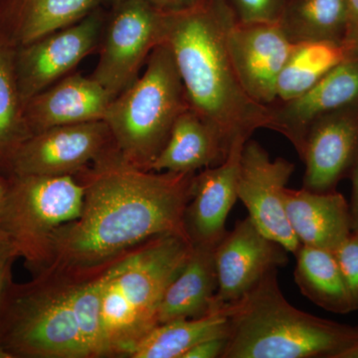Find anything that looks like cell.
Instances as JSON below:
<instances>
[{
    "mask_svg": "<svg viewBox=\"0 0 358 358\" xmlns=\"http://www.w3.org/2000/svg\"><path fill=\"white\" fill-rule=\"evenodd\" d=\"M196 173L138 169L117 148L101 157L75 176L84 186L81 214L54 232L39 273L101 268L162 235L188 239L183 218Z\"/></svg>",
    "mask_w": 358,
    "mask_h": 358,
    "instance_id": "obj_1",
    "label": "cell"
},
{
    "mask_svg": "<svg viewBox=\"0 0 358 358\" xmlns=\"http://www.w3.org/2000/svg\"><path fill=\"white\" fill-rule=\"evenodd\" d=\"M115 261L44 271L23 284L10 277L0 299V358H103L101 289Z\"/></svg>",
    "mask_w": 358,
    "mask_h": 358,
    "instance_id": "obj_2",
    "label": "cell"
},
{
    "mask_svg": "<svg viewBox=\"0 0 358 358\" xmlns=\"http://www.w3.org/2000/svg\"><path fill=\"white\" fill-rule=\"evenodd\" d=\"M235 20L226 0H199L164 13V39L173 53L188 102L217 131L227 150L259 129H273L271 108L245 91L231 59L227 33Z\"/></svg>",
    "mask_w": 358,
    "mask_h": 358,
    "instance_id": "obj_3",
    "label": "cell"
},
{
    "mask_svg": "<svg viewBox=\"0 0 358 358\" xmlns=\"http://www.w3.org/2000/svg\"><path fill=\"white\" fill-rule=\"evenodd\" d=\"M223 315L229 334L222 358H339L358 341V327L292 305L280 288L278 268Z\"/></svg>",
    "mask_w": 358,
    "mask_h": 358,
    "instance_id": "obj_4",
    "label": "cell"
},
{
    "mask_svg": "<svg viewBox=\"0 0 358 358\" xmlns=\"http://www.w3.org/2000/svg\"><path fill=\"white\" fill-rule=\"evenodd\" d=\"M192 244L186 237L152 238L122 255L108 271L100 296L103 357H129L159 324L160 305L187 262Z\"/></svg>",
    "mask_w": 358,
    "mask_h": 358,
    "instance_id": "obj_5",
    "label": "cell"
},
{
    "mask_svg": "<svg viewBox=\"0 0 358 358\" xmlns=\"http://www.w3.org/2000/svg\"><path fill=\"white\" fill-rule=\"evenodd\" d=\"M189 107L173 53L160 43L143 75L110 102L103 121L124 162L150 171L176 120Z\"/></svg>",
    "mask_w": 358,
    "mask_h": 358,
    "instance_id": "obj_6",
    "label": "cell"
},
{
    "mask_svg": "<svg viewBox=\"0 0 358 358\" xmlns=\"http://www.w3.org/2000/svg\"><path fill=\"white\" fill-rule=\"evenodd\" d=\"M1 230L33 275L43 268L54 232L79 217L84 186L75 176H9Z\"/></svg>",
    "mask_w": 358,
    "mask_h": 358,
    "instance_id": "obj_7",
    "label": "cell"
},
{
    "mask_svg": "<svg viewBox=\"0 0 358 358\" xmlns=\"http://www.w3.org/2000/svg\"><path fill=\"white\" fill-rule=\"evenodd\" d=\"M164 13L145 0H124L110 8L91 77L113 98L140 77L148 56L164 39Z\"/></svg>",
    "mask_w": 358,
    "mask_h": 358,
    "instance_id": "obj_8",
    "label": "cell"
},
{
    "mask_svg": "<svg viewBox=\"0 0 358 358\" xmlns=\"http://www.w3.org/2000/svg\"><path fill=\"white\" fill-rule=\"evenodd\" d=\"M107 17L102 6L99 7L74 24L14 50V71L23 107L99 48Z\"/></svg>",
    "mask_w": 358,
    "mask_h": 358,
    "instance_id": "obj_9",
    "label": "cell"
},
{
    "mask_svg": "<svg viewBox=\"0 0 358 358\" xmlns=\"http://www.w3.org/2000/svg\"><path fill=\"white\" fill-rule=\"evenodd\" d=\"M115 148L105 121L54 127L20 145L6 176H75Z\"/></svg>",
    "mask_w": 358,
    "mask_h": 358,
    "instance_id": "obj_10",
    "label": "cell"
},
{
    "mask_svg": "<svg viewBox=\"0 0 358 358\" xmlns=\"http://www.w3.org/2000/svg\"><path fill=\"white\" fill-rule=\"evenodd\" d=\"M294 169L288 159H271L263 145L249 138L242 148L237 185L238 199L256 227L294 255L301 244L287 218L284 192Z\"/></svg>",
    "mask_w": 358,
    "mask_h": 358,
    "instance_id": "obj_11",
    "label": "cell"
},
{
    "mask_svg": "<svg viewBox=\"0 0 358 358\" xmlns=\"http://www.w3.org/2000/svg\"><path fill=\"white\" fill-rule=\"evenodd\" d=\"M288 253L266 237L249 216L237 221L214 249L217 291L209 313H223L241 301L270 271L288 263Z\"/></svg>",
    "mask_w": 358,
    "mask_h": 358,
    "instance_id": "obj_12",
    "label": "cell"
},
{
    "mask_svg": "<svg viewBox=\"0 0 358 358\" xmlns=\"http://www.w3.org/2000/svg\"><path fill=\"white\" fill-rule=\"evenodd\" d=\"M227 44L248 95L267 107L277 103L278 80L294 47L280 23L235 20L228 30Z\"/></svg>",
    "mask_w": 358,
    "mask_h": 358,
    "instance_id": "obj_13",
    "label": "cell"
},
{
    "mask_svg": "<svg viewBox=\"0 0 358 358\" xmlns=\"http://www.w3.org/2000/svg\"><path fill=\"white\" fill-rule=\"evenodd\" d=\"M300 159L306 166L303 188L310 192H334L350 178L358 159V105L317 117Z\"/></svg>",
    "mask_w": 358,
    "mask_h": 358,
    "instance_id": "obj_14",
    "label": "cell"
},
{
    "mask_svg": "<svg viewBox=\"0 0 358 358\" xmlns=\"http://www.w3.org/2000/svg\"><path fill=\"white\" fill-rule=\"evenodd\" d=\"M244 143H235L221 164L195 174L192 199L183 218L192 246L216 247L227 233L226 221L238 200V176Z\"/></svg>",
    "mask_w": 358,
    "mask_h": 358,
    "instance_id": "obj_15",
    "label": "cell"
},
{
    "mask_svg": "<svg viewBox=\"0 0 358 358\" xmlns=\"http://www.w3.org/2000/svg\"><path fill=\"white\" fill-rule=\"evenodd\" d=\"M358 105V55H350L303 95L271 106L272 131L286 136L301 157L308 129L317 117Z\"/></svg>",
    "mask_w": 358,
    "mask_h": 358,
    "instance_id": "obj_16",
    "label": "cell"
},
{
    "mask_svg": "<svg viewBox=\"0 0 358 358\" xmlns=\"http://www.w3.org/2000/svg\"><path fill=\"white\" fill-rule=\"evenodd\" d=\"M113 100L95 79L72 73L33 96L23 114L34 134L54 127L103 121Z\"/></svg>",
    "mask_w": 358,
    "mask_h": 358,
    "instance_id": "obj_17",
    "label": "cell"
},
{
    "mask_svg": "<svg viewBox=\"0 0 358 358\" xmlns=\"http://www.w3.org/2000/svg\"><path fill=\"white\" fill-rule=\"evenodd\" d=\"M284 205L301 245L334 251L352 233L350 203L336 190L313 192L287 187Z\"/></svg>",
    "mask_w": 358,
    "mask_h": 358,
    "instance_id": "obj_18",
    "label": "cell"
},
{
    "mask_svg": "<svg viewBox=\"0 0 358 358\" xmlns=\"http://www.w3.org/2000/svg\"><path fill=\"white\" fill-rule=\"evenodd\" d=\"M103 0H0V43L15 49L78 22Z\"/></svg>",
    "mask_w": 358,
    "mask_h": 358,
    "instance_id": "obj_19",
    "label": "cell"
},
{
    "mask_svg": "<svg viewBox=\"0 0 358 358\" xmlns=\"http://www.w3.org/2000/svg\"><path fill=\"white\" fill-rule=\"evenodd\" d=\"M229 150L211 124L192 107L181 113L169 140L150 171L157 173H197L217 166Z\"/></svg>",
    "mask_w": 358,
    "mask_h": 358,
    "instance_id": "obj_20",
    "label": "cell"
},
{
    "mask_svg": "<svg viewBox=\"0 0 358 358\" xmlns=\"http://www.w3.org/2000/svg\"><path fill=\"white\" fill-rule=\"evenodd\" d=\"M214 249L215 247H192L185 267L164 293L159 324L176 320L199 319L210 312L217 291Z\"/></svg>",
    "mask_w": 358,
    "mask_h": 358,
    "instance_id": "obj_21",
    "label": "cell"
},
{
    "mask_svg": "<svg viewBox=\"0 0 358 358\" xmlns=\"http://www.w3.org/2000/svg\"><path fill=\"white\" fill-rule=\"evenodd\" d=\"M294 256V282L308 300L327 312L338 315L353 312L334 251L301 245Z\"/></svg>",
    "mask_w": 358,
    "mask_h": 358,
    "instance_id": "obj_22",
    "label": "cell"
},
{
    "mask_svg": "<svg viewBox=\"0 0 358 358\" xmlns=\"http://www.w3.org/2000/svg\"><path fill=\"white\" fill-rule=\"evenodd\" d=\"M279 23L294 44H345L350 24L348 0H287Z\"/></svg>",
    "mask_w": 358,
    "mask_h": 358,
    "instance_id": "obj_23",
    "label": "cell"
},
{
    "mask_svg": "<svg viewBox=\"0 0 358 358\" xmlns=\"http://www.w3.org/2000/svg\"><path fill=\"white\" fill-rule=\"evenodd\" d=\"M229 319L208 313L199 319L171 320L157 324L134 348L129 358H182L205 339L228 336Z\"/></svg>",
    "mask_w": 358,
    "mask_h": 358,
    "instance_id": "obj_24",
    "label": "cell"
},
{
    "mask_svg": "<svg viewBox=\"0 0 358 358\" xmlns=\"http://www.w3.org/2000/svg\"><path fill=\"white\" fill-rule=\"evenodd\" d=\"M350 56V49L345 44L334 42L294 44L278 80L277 103L288 102L303 95Z\"/></svg>",
    "mask_w": 358,
    "mask_h": 358,
    "instance_id": "obj_25",
    "label": "cell"
},
{
    "mask_svg": "<svg viewBox=\"0 0 358 358\" xmlns=\"http://www.w3.org/2000/svg\"><path fill=\"white\" fill-rule=\"evenodd\" d=\"M23 110L14 71V49L0 43V173L6 176L14 154L32 136Z\"/></svg>",
    "mask_w": 358,
    "mask_h": 358,
    "instance_id": "obj_26",
    "label": "cell"
},
{
    "mask_svg": "<svg viewBox=\"0 0 358 358\" xmlns=\"http://www.w3.org/2000/svg\"><path fill=\"white\" fill-rule=\"evenodd\" d=\"M239 23H279L287 0H226Z\"/></svg>",
    "mask_w": 358,
    "mask_h": 358,
    "instance_id": "obj_27",
    "label": "cell"
},
{
    "mask_svg": "<svg viewBox=\"0 0 358 358\" xmlns=\"http://www.w3.org/2000/svg\"><path fill=\"white\" fill-rule=\"evenodd\" d=\"M334 252L355 312L358 310V233L352 232Z\"/></svg>",
    "mask_w": 358,
    "mask_h": 358,
    "instance_id": "obj_28",
    "label": "cell"
},
{
    "mask_svg": "<svg viewBox=\"0 0 358 358\" xmlns=\"http://www.w3.org/2000/svg\"><path fill=\"white\" fill-rule=\"evenodd\" d=\"M228 336L205 339L190 348L182 358H222Z\"/></svg>",
    "mask_w": 358,
    "mask_h": 358,
    "instance_id": "obj_29",
    "label": "cell"
},
{
    "mask_svg": "<svg viewBox=\"0 0 358 358\" xmlns=\"http://www.w3.org/2000/svg\"><path fill=\"white\" fill-rule=\"evenodd\" d=\"M162 13H173L196 4L199 0H145Z\"/></svg>",
    "mask_w": 358,
    "mask_h": 358,
    "instance_id": "obj_30",
    "label": "cell"
},
{
    "mask_svg": "<svg viewBox=\"0 0 358 358\" xmlns=\"http://www.w3.org/2000/svg\"><path fill=\"white\" fill-rule=\"evenodd\" d=\"M352 199H350V208L352 215V232L358 233V159L353 169L352 176Z\"/></svg>",
    "mask_w": 358,
    "mask_h": 358,
    "instance_id": "obj_31",
    "label": "cell"
},
{
    "mask_svg": "<svg viewBox=\"0 0 358 358\" xmlns=\"http://www.w3.org/2000/svg\"><path fill=\"white\" fill-rule=\"evenodd\" d=\"M16 258H7L0 261V299H1L3 289L6 288L7 281L13 277V265Z\"/></svg>",
    "mask_w": 358,
    "mask_h": 358,
    "instance_id": "obj_32",
    "label": "cell"
},
{
    "mask_svg": "<svg viewBox=\"0 0 358 358\" xmlns=\"http://www.w3.org/2000/svg\"><path fill=\"white\" fill-rule=\"evenodd\" d=\"M9 185H10V178L0 173V237H6L3 233H2L1 225Z\"/></svg>",
    "mask_w": 358,
    "mask_h": 358,
    "instance_id": "obj_33",
    "label": "cell"
},
{
    "mask_svg": "<svg viewBox=\"0 0 358 358\" xmlns=\"http://www.w3.org/2000/svg\"><path fill=\"white\" fill-rule=\"evenodd\" d=\"M7 258H16L18 257L16 255L15 252L9 243L8 240L6 237H0V261L4 260Z\"/></svg>",
    "mask_w": 358,
    "mask_h": 358,
    "instance_id": "obj_34",
    "label": "cell"
},
{
    "mask_svg": "<svg viewBox=\"0 0 358 358\" xmlns=\"http://www.w3.org/2000/svg\"><path fill=\"white\" fill-rule=\"evenodd\" d=\"M348 6H350V32H348V36H350V33L358 27V0H348Z\"/></svg>",
    "mask_w": 358,
    "mask_h": 358,
    "instance_id": "obj_35",
    "label": "cell"
},
{
    "mask_svg": "<svg viewBox=\"0 0 358 358\" xmlns=\"http://www.w3.org/2000/svg\"><path fill=\"white\" fill-rule=\"evenodd\" d=\"M345 45L350 49V55H358V27L350 33L346 39Z\"/></svg>",
    "mask_w": 358,
    "mask_h": 358,
    "instance_id": "obj_36",
    "label": "cell"
},
{
    "mask_svg": "<svg viewBox=\"0 0 358 358\" xmlns=\"http://www.w3.org/2000/svg\"><path fill=\"white\" fill-rule=\"evenodd\" d=\"M339 358H358V341L348 350H346Z\"/></svg>",
    "mask_w": 358,
    "mask_h": 358,
    "instance_id": "obj_37",
    "label": "cell"
},
{
    "mask_svg": "<svg viewBox=\"0 0 358 358\" xmlns=\"http://www.w3.org/2000/svg\"><path fill=\"white\" fill-rule=\"evenodd\" d=\"M122 1H124V0H103V4H107L110 6V8H112V7L121 3Z\"/></svg>",
    "mask_w": 358,
    "mask_h": 358,
    "instance_id": "obj_38",
    "label": "cell"
}]
</instances>
